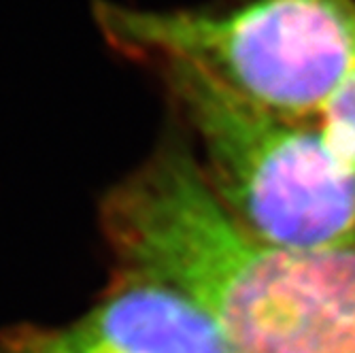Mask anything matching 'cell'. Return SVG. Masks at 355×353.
Segmentation results:
<instances>
[{
	"mask_svg": "<svg viewBox=\"0 0 355 353\" xmlns=\"http://www.w3.org/2000/svg\"><path fill=\"white\" fill-rule=\"evenodd\" d=\"M0 353H230L217 324L175 287L115 270L109 290L64 326H19Z\"/></svg>",
	"mask_w": 355,
	"mask_h": 353,
	"instance_id": "cell-4",
	"label": "cell"
},
{
	"mask_svg": "<svg viewBox=\"0 0 355 353\" xmlns=\"http://www.w3.org/2000/svg\"><path fill=\"white\" fill-rule=\"evenodd\" d=\"M317 121L334 153L355 169V64L321 109Z\"/></svg>",
	"mask_w": 355,
	"mask_h": 353,
	"instance_id": "cell-5",
	"label": "cell"
},
{
	"mask_svg": "<svg viewBox=\"0 0 355 353\" xmlns=\"http://www.w3.org/2000/svg\"><path fill=\"white\" fill-rule=\"evenodd\" d=\"M155 71L200 145L211 187L249 234L304 251L355 245V169L317 119L255 107L177 64Z\"/></svg>",
	"mask_w": 355,
	"mask_h": 353,
	"instance_id": "cell-3",
	"label": "cell"
},
{
	"mask_svg": "<svg viewBox=\"0 0 355 353\" xmlns=\"http://www.w3.org/2000/svg\"><path fill=\"white\" fill-rule=\"evenodd\" d=\"M101 226L115 270L185 294L230 353H355V245L304 251L255 239L181 137L109 189Z\"/></svg>",
	"mask_w": 355,
	"mask_h": 353,
	"instance_id": "cell-1",
	"label": "cell"
},
{
	"mask_svg": "<svg viewBox=\"0 0 355 353\" xmlns=\"http://www.w3.org/2000/svg\"><path fill=\"white\" fill-rule=\"evenodd\" d=\"M121 55L185 67L266 111L317 119L355 64V0H234L219 9L96 3Z\"/></svg>",
	"mask_w": 355,
	"mask_h": 353,
	"instance_id": "cell-2",
	"label": "cell"
}]
</instances>
